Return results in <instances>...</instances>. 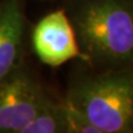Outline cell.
I'll return each instance as SVG.
<instances>
[{
  "label": "cell",
  "mask_w": 133,
  "mask_h": 133,
  "mask_svg": "<svg viewBox=\"0 0 133 133\" xmlns=\"http://www.w3.org/2000/svg\"><path fill=\"white\" fill-rule=\"evenodd\" d=\"M70 20L93 70H133V0H80Z\"/></svg>",
  "instance_id": "cell-1"
},
{
  "label": "cell",
  "mask_w": 133,
  "mask_h": 133,
  "mask_svg": "<svg viewBox=\"0 0 133 133\" xmlns=\"http://www.w3.org/2000/svg\"><path fill=\"white\" fill-rule=\"evenodd\" d=\"M65 101L101 133H131L133 70H94L78 77Z\"/></svg>",
  "instance_id": "cell-2"
},
{
  "label": "cell",
  "mask_w": 133,
  "mask_h": 133,
  "mask_svg": "<svg viewBox=\"0 0 133 133\" xmlns=\"http://www.w3.org/2000/svg\"><path fill=\"white\" fill-rule=\"evenodd\" d=\"M49 98L21 64L0 81V133H21Z\"/></svg>",
  "instance_id": "cell-3"
},
{
  "label": "cell",
  "mask_w": 133,
  "mask_h": 133,
  "mask_svg": "<svg viewBox=\"0 0 133 133\" xmlns=\"http://www.w3.org/2000/svg\"><path fill=\"white\" fill-rule=\"evenodd\" d=\"M36 55L44 64L59 66L76 58L84 60L69 16L58 9L44 16L32 33Z\"/></svg>",
  "instance_id": "cell-4"
},
{
  "label": "cell",
  "mask_w": 133,
  "mask_h": 133,
  "mask_svg": "<svg viewBox=\"0 0 133 133\" xmlns=\"http://www.w3.org/2000/svg\"><path fill=\"white\" fill-rule=\"evenodd\" d=\"M24 29L21 0H0V81L20 65Z\"/></svg>",
  "instance_id": "cell-5"
},
{
  "label": "cell",
  "mask_w": 133,
  "mask_h": 133,
  "mask_svg": "<svg viewBox=\"0 0 133 133\" xmlns=\"http://www.w3.org/2000/svg\"><path fill=\"white\" fill-rule=\"evenodd\" d=\"M21 133H66L64 103L48 100Z\"/></svg>",
  "instance_id": "cell-6"
},
{
  "label": "cell",
  "mask_w": 133,
  "mask_h": 133,
  "mask_svg": "<svg viewBox=\"0 0 133 133\" xmlns=\"http://www.w3.org/2000/svg\"><path fill=\"white\" fill-rule=\"evenodd\" d=\"M64 103L65 119H66V133H101L88 119L66 101Z\"/></svg>",
  "instance_id": "cell-7"
},
{
  "label": "cell",
  "mask_w": 133,
  "mask_h": 133,
  "mask_svg": "<svg viewBox=\"0 0 133 133\" xmlns=\"http://www.w3.org/2000/svg\"><path fill=\"white\" fill-rule=\"evenodd\" d=\"M131 133H133V125H132V130H131Z\"/></svg>",
  "instance_id": "cell-8"
}]
</instances>
